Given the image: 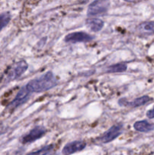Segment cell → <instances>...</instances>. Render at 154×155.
<instances>
[{
	"instance_id": "8fae6325",
	"label": "cell",
	"mask_w": 154,
	"mask_h": 155,
	"mask_svg": "<svg viewBox=\"0 0 154 155\" xmlns=\"http://www.w3.org/2000/svg\"><path fill=\"white\" fill-rule=\"evenodd\" d=\"M86 25L93 32H98L104 27V23L98 18H89L86 21Z\"/></svg>"
},
{
	"instance_id": "2e32d148",
	"label": "cell",
	"mask_w": 154,
	"mask_h": 155,
	"mask_svg": "<svg viewBox=\"0 0 154 155\" xmlns=\"http://www.w3.org/2000/svg\"><path fill=\"white\" fill-rule=\"evenodd\" d=\"M146 116H147L148 118L149 119H152L154 118V108L152 109V110H149L146 112Z\"/></svg>"
},
{
	"instance_id": "5bb4252c",
	"label": "cell",
	"mask_w": 154,
	"mask_h": 155,
	"mask_svg": "<svg viewBox=\"0 0 154 155\" xmlns=\"http://www.w3.org/2000/svg\"><path fill=\"white\" fill-rule=\"evenodd\" d=\"M54 148V145H46V146L43 147L41 149L38 150L36 151H33V152H30L27 155H47L49 154L51 151Z\"/></svg>"
},
{
	"instance_id": "e0dca14e",
	"label": "cell",
	"mask_w": 154,
	"mask_h": 155,
	"mask_svg": "<svg viewBox=\"0 0 154 155\" xmlns=\"http://www.w3.org/2000/svg\"><path fill=\"white\" fill-rule=\"evenodd\" d=\"M124 1H126V2H129V1H131V0H124Z\"/></svg>"
},
{
	"instance_id": "6da1fadb",
	"label": "cell",
	"mask_w": 154,
	"mask_h": 155,
	"mask_svg": "<svg viewBox=\"0 0 154 155\" xmlns=\"http://www.w3.org/2000/svg\"><path fill=\"white\" fill-rule=\"evenodd\" d=\"M57 84V80L52 72H47L38 78L30 80L26 87L29 92H42L52 89Z\"/></svg>"
},
{
	"instance_id": "9a60e30c",
	"label": "cell",
	"mask_w": 154,
	"mask_h": 155,
	"mask_svg": "<svg viewBox=\"0 0 154 155\" xmlns=\"http://www.w3.org/2000/svg\"><path fill=\"white\" fill-rule=\"evenodd\" d=\"M11 20V15L8 12H5L0 15V31L7 25Z\"/></svg>"
},
{
	"instance_id": "3957f363",
	"label": "cell",
	"mask_w": 154,
	"mask_h": 155,
	"mask_svg": "<svg viewBox=\"0 0 154 155\" xmlns=\"http://www.w3.org/2000/svg\"><path fill=\"white\" fill-rule=\"evenodd\" d=\"M122 131H123L122 124L114 125L110 127L107 132H105L99 139L102 143H108L120 136L122 133Z\"/></svg>"
},
{
	"instance_id": "52a82bcc",
	"label": "cell",
	"mask_w": 154,
	"mask_h": 155,
	"mask_svg": "<svg viewBox=\"0 0 154 155\" xmlns=\"http://www.w3.org/2000/svg\"><path fill=\"white\" fill-rule=\"evenodd\" d=\"M86 147V143L83 141H74V142H69L66 144L63 148V155H69L72 154L75 152L82 151Z\"/></svg>"
},
{
	"instance_id": "8992f818",
	"label": "cell",
	"mask_w": 154,
	"mask_h": 155,
	"mask_svg": "<svg viewBox=\"0 0 154 155\" xmlns=\"http://www.w3.org/2000/svg\"><path fill=\"white\" fill-rule=\"evenodd\" d=\"M30 95V92L27 89L26 86L22 87L20 89L19 92H18L14 99L9 104V107H11V108H16V107H19L20 105L25 103L28 100Z\"/></svg>"
},
{
	"instance_id": "5b68a950",
	"label": "cell",
	"mask_w": 154,
	"mask_h": 155,
	"mask_svg": "<svg viewBox=\"0 0 154 155\" xmlns=\"http://www.w3.org/2000/svg\"><path fill=\"white\" fill-rule=\"evenodd\" d=\"M46 133V130L42 127H36L33 128V130H30L28 134L25 135L22 138V142L24 144L26 143H31V142H35L38 139H41L42 136Z\"/></svg>"
},
{
	"instance_id": "4fadbf2b",
	"label": "cell",
	"mask_w": 154,
	"mask_h": 155,
	"mask_svg": "<svg viewBox=\"0 0 154 155\" xmlns=\"http://www.w3.org/2000/svg\"><path fill=\"white\" fill-rule=\"evenodd\" d=\"M127 70V65L124 63H119L111 65L107 69L108 73H122Z\"/></svg>"
},
{
	"instance_id": "7c38bea8",
	"label": "cell",
	"mask_w": 154,
	"mask_h": 155,
	"mask_svg": "<svg viewBox=\"0 0 154 155\" xmlns=\"http://www.w3.org/2000/svg\"><path fill=\"white\" fill-rule=\"evenodd\" d=\"M134 128L138 132L148 133L154 130V125L149 124L146 120H140L134 123Z\"/></svg>"
},
{
	"instance_id": "9c48e42d",
	"label": "cell",
	"mask_w": 154,
	"mask_h": 155,
	"mask_svg": "<svg viewBox=\"0 0 154 155\" xmlns=\"http://www.w3.org/2000/svg\"><path fill=\"white\" fill-rule=\"evenodd\" d=\"M152 98L149 97L148 95H143V96L137 98L136 99L133 100L132 101H127L124 99V102L121 101L120 100L119 101V104L121 106H125V107H140V106L143 105V104H146L149 102Z\"/></svg>"
},
{
	"instance_id": "ba28073f",
	"label": "cell",
	"mask_w": 154,
	"mask_h": 155,
	"mask_svg": "<svg viewBox=\"0 0 154 155\" xmlns=\"http://www.w3.org/2000/svg\"><path fill=\"white\" fill-rule=\"evenodd\" d=\"M28 68V64L25 61L22 60L18 61L16 64L14 66L12 70L11 71L10 74L8 76V78L10 80H14V79H18V77H21L24 72Z\"/></svg>"
},
{
	"instance_id": "30bf717a",
	"label": "cell",
	"mask_w": 154,
	"mask_h": 155,
	"mask_svg": "<svg viewBox=\"0 0 154 155\" xmlns=\"http://www.w3.org/2000/svg\"><path fill=\"white\" fill-rule=\"evenodd\" d=\"M137 31L143 35L154 34V21L143 22L137 27Z\"/></svg>"
},
{
	"instance_id": "277c9868",
	"label": "cell",
	"mask_w": 154,
	"mask_h": 155,
	"mask_svg": "<svg viewBox=\"0 0 154 155\" xmlns=\"http://www.w3.org/2000/svg\"><path fill=\"white\" fill-rule=\"evenodd\" d=\"M93 39V36L85 32H74L66 36L64 40L66 42L77 43V42H87Z\"/></svg>"
},
{
	"instance_id": "7a4b0ae2",
	"label": "cell",
	"mask_w": 154,
	"mask_h": 155,
	"mask_svg": "<svg viewBox=\"0 0 154 155\" xmlns=\"http://www.w3.org/2000/svg\"><path fill=\"white\" fill-rule=\"evenodd\" d=\"M110 0H95L88 8L87 15L89 17L98 16L107 13L110 8Z\"/></svg>"
}]
</instances>
